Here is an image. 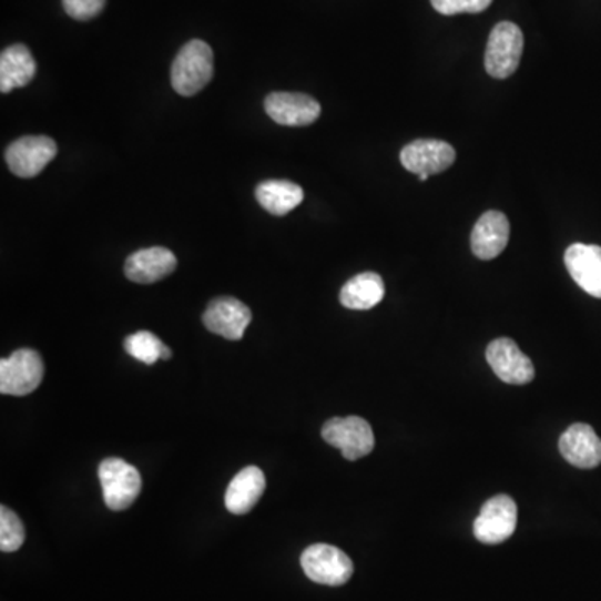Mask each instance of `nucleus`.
<instances>
[{"instance_id":"f257e3e1","label":"nucleus","mask_w":601,"mask_h":601,"mask_svg":"<svg viewBox=\"0 0 601 601\" xmlns=\"http://www.w3.org/2000/svg\"><path fill=\"white\" fill-rule=\"evenodd\" d=\"M213 74V49L206 42L194 39L187 42L174 59L171 84L177 94L191 98L210 84Z\"/></svg>"},{"instance_id":"f03ea898","label":"nucleus","mask_w":601,"mask_h":601,"mask_svg":"<svg viewBox=\"0 0 601 601\" xmlns=\"http://www.w3.org/2000/svg\"><path fill=\"white\" fill-rule=\"evenodd\" d=\"M98 475L109 510H128L141 495L142 480L137 468L121 458H108L102 461Z\"/></svg>"},{"instance_id":"7ed1b4c3","label":"nucleus","mask_w":601,"mask_h":601,"mask_svg":"<svg viewBox=\"0 0 601 601\" xmlns=\"http://www.w3.org/2000/svg\"><path fill=\"white\" fill-rule=\"evenodd\" d=\"M523 32L513 22L495 26L488 39L485 68L495 79H507L517 72L523 54Z\"/></svg>"},{"instance_id":"20e7f679","label":"nucleus","mask_w":601,"mask_h":601,"mask_svg":"<svg viewBox=\"0 0 601 601\" xmlns=\"http://www.w3.org/2000/svg\"><path fill=\"white\" fill-rule=\"evenodd\" d=\"M300 567L309 580L328 587H342L353 577L352 558L332 544L318 543L306 548L300 554Z\"/></svg>"},{"instance_id":"39448f33","label":"nucleus","mask_w":601,"mask_h":601,"mask_svg":"<svg viewBox=\"0 0 601 601\" xmlns=\"http://www.w3.org/2000/svg\"><path fill=\"white\" fill-rule=\"evenodd\" d=\"M44 378V361L34 349H18L11 358L0 361V393L26 396L34 393Z\"/></svg>"},{"instance_id":"423d86ee","label":"nucleus","mask_w":601,"mask_h":601,"mask_svg":"<svg viewBox=\"0 0 601 601\" xmlns=\"http://www.w3.org/2000/svg\"><path fill=\"white\" fill-rule=\"evenodd\" d=\"M323 438L328 445L342 449L349 461L368 457L375 448V432L371 425L359 416L333 418L323 426Z\"/></svg>"},{"instance_id":"0eeeda50","label":"nucleus","mask_w":601,"mask_h":601,"mask_svg":"<svg viewBox=\"0 0 601 601\" xmlns=\"http://www.w3.org/2000/svg\"><path fill=\"white\" fill-rule=\"evenodd\" d=\"M58 156V144L48 135H26L9 145L6 161L19 177H35Z\"/></svg>"},{"instance_id":"6e6552de","label":"nucleus","mask_w":601,"mask_h":601,"mask_svg":"<svg viewBox=\"0 0 601 601\" xmlns=\"http://www.w3.org/2000/svg\"><path fill=\"white\" fill-rule=\"evenodd\" d=\"M518 508L513 498L497 495L481 508L475 520L473 531L481 543L498 544L507 541L517 530Z\"/></svg>"},{"instance_id":"1a4fd4ad","label":"nucleus","mask_w":601,"mask_h":601,"mask_svg":"<svg viewBox=\"0 0 601 601\" xmlns=\"http://www.w3.org/2000/svg\"><path fill=\"white\" fill-rule=\"evenodd\" d=\"M403 167L409 173L432 174L442 173L448 167L454 166L457 160V151L454 145L438 139H419V141L409 142L403 147L399 154Z\"/></svg>"},{"instance_id":"9d476101","label":"nucleus","mask_w":601,"mask_h":601,"mask_svg":"<svg viewBox=\"0 0 601 601\" xmlns=\"http://www.w3.org/2000/svg\"><path fill=\"white\" fill-rule=\"evenodd\" d=\"M487 359L495 375L508 385H528L533 381V363L518 348L513 339H495L488 346Z\"/></svg>"},{"instance_id":"9b49d317","label":"nucleus","mask_w":601,"mask_h":601,"mask_svg":"<svg viewBox=\"0 0 601 601\" xmlns=\"http://www.w3.org/2000/svg\"><path fill=\"white\" fill-rule=\"evenodd\" d=\"M264 109L274 122L291 128L313 124L322 114V105L316 99L297 92H273L264 101Z\"/></svg>"},{"instance_id":"f8f14e48","label":"nucleus","mask_w":601,"mask_h":601,"mask_svg":"<svg viewBox=\"0 0 601 601\" xmlns=\"http://www.w3.org/2000/svg\"><path fill=\"white\" fill-rule=\"evenodd\" d=\"M253 315L244 303L236 297H217L207 306L203 316L204 326L214 335L231 342L243 339Z\"/></svg>"},{"instance_id":"ddd939ff","label":"nucleus","mask_w":601,"mask_h":601,"mask_svg":"<svg viewBox=\"0 0 601 601\" xmlns=\"http://www.w3.org/2000/svg\"><path fill=\"white\" fill-rule=\"evenodd\" d=\"M558 448L561 457L573 467L591 470L601 464V439L591 426L583 422L571 425L561 435Z\"/></svg>"},{"instance_id":"4468645a","label":"nucleus","mask_w":601,"mask_h":601,"mask_svg":"<svg viewBox=\"0 0 601 601\" xmlns=\"http://www.w3.org/2000/svg\"><path fill=\"white\" fill-rule=\"evenodd\" d=\"M564 264L574 283L601 299V247L594 244H571L564 253Z\"/></svg>"},{"instance_id":"2eb2a0df","label":"nucleus","mask_w":601,"mask_h":601,"mask_svg":"<svg viewBox=\"0 0 601 601\" xmlns=\"http://www.w3.org/2000/svg\"><path fill=\"white\" fill-rule=\"evenodd\" d=\"M177 259L166 247H149L135 251L125 261L124 273L128 279L137 284H153L164 279L176 269Z\"/></svg>"},{"instance_id":"dca6fc26","label":"nucleus","mask_w":601,"mask_h":601,"mask_svg":"<svg viewBox=\"0 0 601 601\" xmlns=\"http://www.w3.org/2000/svg\"><path fill=\"white\" fill-rule=\"evenodd\" d=\"M510 240V223L500 211H488L475 224L471 251L478 259L490 261L500 256Z\"/></svg>"},{"instance_id":"f3484780","label":"nucleus","mask_w":601,"mask_h":601,"mask_svg":"<svg viewBox=\"0 0 601 601\" xmlns=\"http://www.w3.org/2000/svg\"><path fill=\"white\" fill-rule=\"evenodd\" d=\"M266 490V477L261 468L246 467L231 481L224 497L227 511L233 515H246L256 507Z\"/></svg>"},{"instance_id":"a211bd4d","label":"nucleus","mask_w":601,"mask_h":601,"mask_svg":"<svg viewBox=\"0 0 601 601\" xmlns=\"http://www.w3.org/2000/svg\"><path fill=\"white\" fill-rule=\"evenodd\" d=\"M35 75V61L24 44L11 45L0 55V91L24 88Z\"/></svg>"},{"instance_id":"6ab92c4d","label":"nucleus","mask_w":601,"mask_h":601,"mask_svg":"<svg viewBox=\"0 0 601 601\" xmlns=\"http://www.w3.org/2000/svg\"><path fill=\"white\" fill-rule=\"evenodd\" d=\"M383 297H385V283L376 273H363L352 277L339 293L342 305L348 309H358V312L375 308L381 303Z\"/></svg>"},{"instance_id":"aec40b11","label":"nucleus","mask_w":601,"mask_h":601,"mask_svg":"<svg viewBox=\"0 0 601 601\" xmlns=\"http://www.w3.org/2000/svg\"><path fill=\"white\" fill-rule=\"evenodd\" d=\"M256 200L267 213L286 216L303 203L305 191L291 181H266L257 186Z\"/></svg>"},{"instance_id":"412c9836","label":"nucleus","mask_w":601,"mask_h":601,"mask_svg":"<svg viewBox=\"0 0 601 601\" xmlns=\"http://www.w3.org/2000/svg\"><path fill=\"white\" fill-rule=\"evenodd\" d=\"M124 348L125 353L131 355L132 358L149 366L154 365L160 359H170L173 356L171 349L156 335L149 332H137L128 336Z\"/></svg>"},{"instance_id":"4be33fe9","label":"nucleus","mask_w":601,"mask_h":601,"mask_svg":"<svg viewBox=\"0 0 601 601\" xmlns=\"http://www.w3.org/2000/svg\"><path fill=\"white\" fill-rule=\"evenodd\" d=\"M26 530L21 518L11 508H0V550L4 553L18 551L24 544Z\"/></svg>"},{"instance_id":"5701e85b","label":"nucleus","mask_w":601,"mask_h":601,"mask_svg":"<svg viewBox=\"0 0 601 601\" xmlns=\"http://www.w3.org/2000/svg\"><path fill=\"white\" fill-rule=\"evenodd\" d=\"M493 0H431L432 8L442 16L478 14L487 11Z\"/></svg>"},{"instance_id":"b1692460","label":"nucleus","mask_w":601,"mask_h":601,"mask_svg":"<svg viewBox=\"0 0 601 601\" xmlns=\"http://www.w3.org/2000/svg\"><path fill=\"white\" fill-rule=\"evenodd\" d=\"M65 12L75 21H89L101 14L105 0H62Z\"/></svg>"},{"instance_id":"393cba45","label":"nucleus","mask_w":601,"mask_h":601,"mask_svg":"<svg viewBox=\"0 0 601 601\" xmlns=\"http://www.w3.org/2000/svg\"><path fill=\"white\" fill-rule=\"evenodd\" d=\"M418 180L425 183V181L429 180V174H419Z\"/></svg>"}]
</instances>
